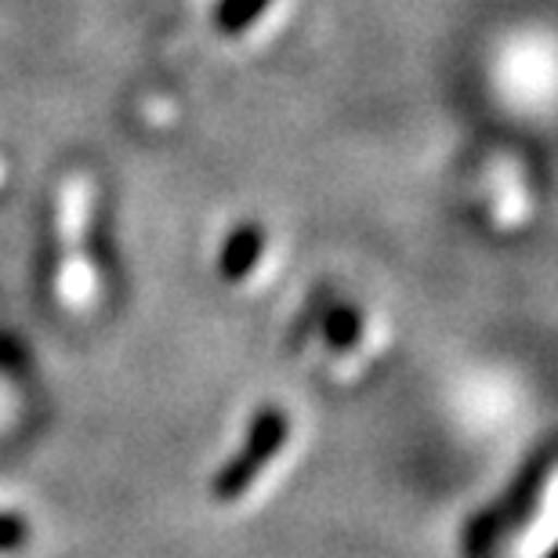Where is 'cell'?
<instances>
[{"label":"cell","instance_id":"52a82bcc","mask_svg":"<svg viewBox=\"0 0 558 558\" xmlns=\"http://www.w3.org/2000/svg\"><path fill=\"white\" fill-rule=\"evenodd\" d=\"M272 0H218V8H215V26L221 33H243V29H251L254 22H258L265 11H269Z\"/></svg>","mask_w":558,"mask_h":558},{"label":"cell","instance_id":"ba28073f","mask_svg":"<svg viewBox=\"0 0 558 558\" xmlns=\"http://www.w3.org/2000/svg\"><path fill=\"white\" fill-rule=\"evenodd\" d=\"M29 541V522L15 511H0V551H19Z\"/></svg>","mask_w":558,"mask_h":558},{"label":"cell","instance_id":"277c9868","mask_svg":"<svg viewBox=\"0 0 558 558\" xmlns=\"http://www.w3.org/2000/svg\"><path fill=\"white\" fill-rule=\"evenodd\" d=\"M505 533H508V526H505V519H500L497 505L475 511L461 530V555L464 558H489Z\"/></svg>","mask_w":558,"mask_h":558},{"label":"cell","instance_id":"8992f818","mask_svg":"<svg viewBox=\"0 0 558 558\" xmlns=\"http://www.w3.org/2000/svg\"><path fill=\"white\" fill-rule=\"evenodd\" d=\"M258 472H262V464L254 461L251 453L240 450L215 472V478H210V494H215V500H240L254 486Z\"/></svg>","mask_w":558,"mask_h":558},{"label":"cell","instance_id":"5b68a950","mask_svg":"<svg viewBox=\"0 0 558 558\" xmlns=\"http://www.w3.org/2000/svg\"><path fill=\"white\" fill-rule=\"evenodd\" d=\"M319 333L333 352H349L363 341V316L352 305H327L319 316Z\"/></svg>","mask_w":558,"mask_h":558},{"label":"cell","instance_id":"6da1fadb","mask_svg":"<svg viewBox=\"0 0 558 558\" xmlns=\"http://www.w3.org/2000/svg\"><path fill=\"white\" fill-rule=\"evenodd\" d=\"M551 464H555V450H551V442H544L541 450H533L526 461H522V468L508 483L505 494H500V500H494L508 533L526 526V522L533 519V511H537V505H541L544 486H548Z\"/></svg>","mask_w":558,"mask_h":558},{"label":"cell","instance_id":"7a4b0ae2","mask_svg":"<svg viewBox=\"0 0 558 558\" xmlns=\"http://www.w3.org/2000/svg\"><path fill=\"white\" fill-rule=\"evenodd\" d=\"M265 254V232L254 226V221H247V226H236L226 236V243H221V254H218V272L226 283H243L254 265L262 262Z\"/></svg>","mask_w":558,"mask_h":558},{"label":"cell","instance_id":"3957f363","mask_svg":"<svg viewBox=\"0 0 558 558\" xmlns=\"http://www.w3.org/2000/svg\"><path fill=\"white\" fill-rule=\"evenodd\" d=\"M287 435H290L287 410L283 407H262L247 424V442H243V453H251L254 461L265 468L269 461H276L279 450L287 446Z\"/></svg>","mask_w":558,"mask_h":558}]
</instances>
